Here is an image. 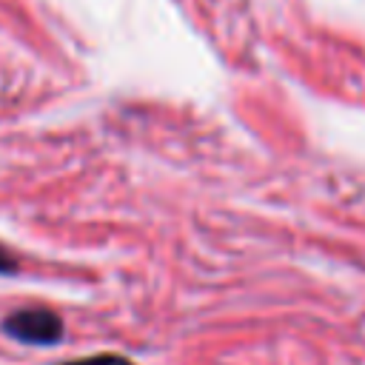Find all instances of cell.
I'll return each mask as SVG.
<instances>
[{
	"label": "cell",
	"mask_w": 365,
	"mask_h": 365,
	"mask_svg": "<svg viewBox=\"0 0 365 365\" xmlns=\"http://www.w3.org/2000/svg\"><path fill=\"white\" fill-rule=\"evenodd\" d=\"M68 365H134V362L125 359V356H117V354H100V356L77 359V362H68Z\"/></svg>",
	"instance_id": "cell-2"
},
{
	"label": "cell",
	"mask_w": 365,
	"mask_h": 365,
	"mask_svg": "<svg viewBox=\"0 0 365 365\" xmlns=\"http://www.w3.org/2000/svg\"><path fill=\"white\" fill-rule=\"evenodd\" d=\"M14 271H17V259L6 245H0V274H14Z\"/></svg>",
	"instance_id": "cell-3"
},
{
	"label": "cell",
	"mask_w": 365,
	"mask_h": 365,
	"mask_svg": "<svg viewBox=\"0 0 365 365\" xmlns=\"http://www.w3.org/2000/svg\"><path fill=\"white\" fill-rule=\"evenodd\" d=\"M3 331L29 345H51L63 336V319L48 308H23L3 319Z\"/></svg>",
	"instance_id": "cell-1"
}]
</instances>
